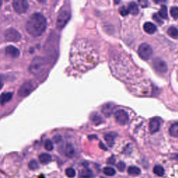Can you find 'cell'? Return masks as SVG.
Returning a JSON list of instances; mask_svg holds the SVG:
<instances>
[{
	"mask_svg": "<svg viewBox=\"0 0 178 178\" xmlns=\"http://www.w3.org/2000/svg\"><path fill=\"white\" fill-rule=\"evenodd\" d=\"M159 15L160 17H161V18H164V19L168 18V9H167V7L165 5L161 6V7L159 11Z\"/></svg>",
	"mask_w": 178,
	"mask_h": 178,
	"instance_id": "24",
	"label": "cell"
},
{
	"mask_svg": "<svg viewBox=\"0 0 178 178\" xmlns=\"http://www.w3.org/2000/svg\"><path fill=\"white\" fill-rule=\"evenodd\" d=\"M153 19H154L155 20L156 22H157L158 24H161L162 23H163V21H162L160 19V17H159V15H158L157 14H154V15H153Z\"/></svg>",
	"mask_w": 178,
	"mask_h": 178,
	"instance_id": "34",
	"label": "cell"
},
{
	"mask_svg": "<svg viewBox=\"0 0 178 178\" xmlns=\"http://www.w3.org/2000/svg\"><path fill=\"white\" fill-rule=\"evenodd\" d=\"M143 29L145 32L149 33V34H152L157 31V26L152 22H147L144 24Z\"/></svg>",
	"mask_w": 178,
	"mask_h": 178,
	"instance_id": "14",
	"label": "cell"
},
{
	"mask_svg": "<svg viewBox=\"0 0 178 178\" xmlns=\"http://www.w3.org/2000/svg\"><path fill=\"white\" fill-rule=\"evenodd\" d=\"M64 153L66 156L68 157H72L75 154V150L73 146L70 143H68L66 145L65 148H64Z\"/></svg>",
	"mask_w": 178,
	"mask_h": 178,
	"instance_id": "17",
	"label": "cell"
},
{
	"mask_svg": "<svg viewBox=\"0 0 178 178\" xmlns=\"http://www.w3.org/2000/svg\"><path fill=\"white\" fill-rule=\"evenodd\" d=\"M100 146H101V148H102V149H104V150H106V148H105V147H104V146H103V144H102V143L100 144Z\"/></svg>",
	"mask_w": 178,
	"mask_h": 178,
	"instance_id": "37",
	"label": "cell"
},
{
	"mask_svg": "<svg viewBox=\"0 0 178 178\" xmlns=\"http://www.w3.org/2000/svg\"><path fill=\"white\" fill-rule=\"evenodd\" d=\"M66 174L68 177L72 178V177H74L75 176L76 173H75V170L73 168H68L66 170Z\"/></svg>",
	"mask_w": 178,
	"mask_h": 178,
	"instance_id": "29",
	"label": "cell"
},
{
	"mask_svg": "<svg viewBox=\"0 0 178 178\" xmlns=\"http://www.w3.org/2000/svg\"><path fill=\"white\" fill-rule=\"evenodd\" d=\"M70 18V10L69 6L65 5L59 11L57 20V26L59 29H62L65 26L67 22Z\"/></svg>",
	"mask_w": 178,
	"mask_h": 178,
	"instance_id": "3",
	"label": "cell"
},
{
	"mask_svg": "<svg viewBox=\"0 0 178 178\" xmlns=\"http://www.w3.org/2000/svg\"><path fill=\"white\" fill-rule=\"evenodd\" d=\"M153 172L158 176H163L164 174V169L163 167L160 165H157L154 167Z\"/></svg>",
	"mask_w": 178,
	"mask_h": 178,
	"instance_id": "25",
	"label": "cell"
},
{
	"mask_svg": "<svg viewBox=\"0 0 178 178\" xmlns=\"http://www.w3.org/2000/svg\"><path fill=\"white\" fill-rule=\"evenodd\" d=\"M6 54L12 58H17L20 56V51L13 45H8L5 49Z\"/></svg>",
	"mask_w": 178,
	"mask_h": 178,
	"instance_id": "12",
	"label": "cell"
},
{
	"mask_svg": "<svg viewBox=\"0 0 178 178\" xmlns=\"http://www.w3.org/2000/svg\"><path fill=\"white\" fill-rule=\"evenodd\" d=\"M115 109V105L112 103H107L102 106V112L106 117H109Z\"/></svg>",
	"mask_w": 178,
	"mask_h": 178,
	"instance_id": "13",
	"label": "cell"
},
{
	"mask_svg": "<svg viewBox=\"0 0 178 178\" xmlns=\"http://www.w3.org/2000/svg\"><path fill=\"white\" fill-rule=\"evenodd\" d=\"M79 178H91L93 177V173L89 169H81L79 173Z\"/></svg>",
	"mask_w": 178,
	"mask_h": 178,
	"instance_id": "16",
	"label": "cell"
},
{
	"mask_svg": "<svg viewBox=\"0 0 178 178\" xmlns=\"http://www.w3.org/2000/svg\"><path fill=\"white\" fill-rule=\"evenodd\" d=\"M39 160L41 164H47L51 161V160H52V156L48 154V153H43V154L40 155Z\"/></svg>",
	"mask_w": 178,
	"mask_h": 178,
	"instance_id": "18",
	"label": "cell"
},
{
	"mask_svg": "<svg viewBox=\"0 0 178 178\" xmlns=\"http://www.w3.org/2000/svg\"><path fill=\"white\" fill-rule=\"evenodd\" d=\"M128 11L129 13H130V14L133 15H137L139 13V6H138L135 2H130L128 5Z\"/></svg>",
	"mask_w": 178,
	"mask_h": 178,
	"instance_id": "15",
	"label": "cell"
},
{
	"mask_svg": "<svg viewBox=\"0 0 178 178\" xmlns=\"http://www.w3.org/2000/svg\"><path fill=\"white\" fill-rule=\"evenodd\" d=\"M70 58L72 65L82 71L95 67L99 59L96 50L85 41H77L73 44Z\"/></svg>",
	"mask_w": 178,
	"mask_h": 178,
	"instance_id": "1",
	"label": "cell"
},
{
	"mask_svg": "<svg viewBox=\"0 0 178 178\" xmlns=\"http://www.w3.org/2000/svg\"><path fill=\"white\" fill-rule=\"evenodd\" d=\"M13 97L12 93H4L1 95V102L2 104H4L6 102H9Z\"/></svg>",
	"mask_w": 178,
	"mask_h": 178,
	"instance_id": "21",
	"label": "cell"
},
{
	"mask_svg": "<svg viewBox=\"0 0 178 178\" xmlns=\"http://www.w3.org/2000/svg\"><path fill=\"white\" fill-rule=\"evenodd\" d=\"M103 173L108 176H113L115 174V170L111 167H105L103 170Z\"/></svg>",
	"mask_w": 178,
	"mask_h": 178,
	"instance_id": "26",
	"label": "cell"
},
{
	"mask_svg": "<svg viewBox=\"0 0 178 178\" xmlns=\"http://www.w3.org/2000/svg\"><path fill=\"white\" fill-rule=\"evenodd\" d=\"M117 168L120 171H123L125 168V164H124V162L120 161L117 164Z\"/></svg>",
	"mask_w": 178,
	"mask_h": 178,
	"instance_id": "33",
	"label": "cell"
},
{
	"mask_svg": "<svg viewBox=\"0 0 178 178\" xmlns=\"http://www.w3.org/2000/svg\"><path fill=\"white\" fill-rule=\"evenodd\" d=\"M46 27V18L41 13H34L31 15L25 24L26 31L33 37H38L43 34Z\"/></svg>",
	"mask_w": 178,
	"mask_h": 178,
	"instance_id": "2",
	"label": "cell"
},
{
	"mask_svg": "<svg viewBox=\"0 0 178 178\" xmlns=\"http://www.w3.org/2000/svg\"><path fill=\"white\" fill-rule=\"evenodd\" d=\"M161 126V121L158 118H154L150 121L149 123V130L151 134H155L158 132Z\"/></svg>",
	"mask_w": 178,
	"mask_h": 178,
	"instance_id": "11",
	"label": "cell"
},
{
	"mask_svg": "<svg viewBox=\"0 0 178 178\" xmlns=\"http://www.w3.org/2000/svg\"><path fill=\"white\" fill-rule=\"evenodd\" d=\"M115 137V134H114L113 133H109L104 136V139H105L106 143L108 144L109 146H113V143H114Z\"/></svg>",
	"mask_w": 178,
	"mask_h": 178,
	"instance_id": "19",
	"label": "cell"
},
{
	"mask_svg": "<svg viewBox=\"0 0 178 178\" xmlns=\"http://www.w3.org/2000/svg\"><path fill=\"white\" fill-rule=\"evenodd\" d=\"M33 88V83L31 81H26L21 86L18 91V95L20 97H26L32 92Z\"/></svg>",
	"mask_w": 178,
	"mask_h": 178,
	"instance_id": "10",
	"label": "cell"
},
{
	"mask_svg": "<svg viewBox=\"0 0 178 178\" xmlns=\"http://www.w3.org/2000/svg\"><path fill=\"white\" fill-rule=\"evenodd\" d=\"M13 7L17 13L22 14L28 9L29 4L25 0H14L13 2Z\"/></svg>",
	"mask_w": 178,
	"mask_h": 178,
	"instance_id": "6",
	"label": "cell"
},
{
	"mask_svg": "<svg viewBox=\"0 0 178 178\" xmlns=\"http://www.w3.org/2000/svg\"><path fill=\"white\" fill-rule=\"evenodd\" d=\"M53 139H54V141L55 143H59V142L61 140V137H60L59 135H57L53 138Z\"/></svg>",
	"mask_w": 178,
	"mask_h": 178,
	"instance_id": "35",
	"label": "cell"
},
{
	"mask_svg": "<svg viewBox=\"0 0 178 178\" xmlns=\"http://www.w3.org/2000/svg\"><path fill=\"white\" fill-rule=\"evenodd\" d=\"M138 53L140 57L143 60L150 59L153 54V50L152 47L148 43H142L139 46Z\"/></svg>",
	"mask_w": 178,
	"mask_h": 178,
	"instance_id": "5",
	"label": "cell"
},
{
	"mask_svg": "<svg viewBox=\"0 0 178 178\" xmlns=\"http://www.w3.org/2000/svg\"><path fill=\"white\" fill-rule=\"evenodd\" d=\"M170 15L174 19H178V7L171 8Z\"/></svg>",
	"mask_w": 178,
	"mask_h": 178,
	"instance_id": "31",
	"label": "cell"
},
{
	"mask_svg": "<svg viewBox=\"0 0 178 178\" xmlns=\"http://www.w3.org/2000/svg\"><path fill=\"white\" fill-rule=\"evenodd\" d=\"M169 133L173 137H178V122L173 124L169 129Z\"/></svg>",
	"mask_w": 178,
	"mask_h": 178,
	"instance_id": "22",
	"label": "cell"
},
{
	"mask_svg": "<svg viewBox=\"0 0 178 178\" xmlns=\"http://www.w3.org/2000/svg\"><path fill=\"white\" fill-rule=\"evenodd\" d=\"M114 117L115 121L122 125L126 124L129 121L128 114L125 111L122 109H118L115 111L114 113Z\"/></svg>",
	"mask_w": 178,
	"mask_h": 178,
	"instance_id": "8",
	"label": "cell"
},
{
	"mask_svg": "<svg viewBox=\"0 0 178 178\" xmlns=\"http://www.w3.org/2000/svg\"><path fill=\"white\" fill-rule=\"evenodd\" d=\"M119 12L122 16H125V15H127L129 13V11H128V8H127L125 6H122L119 8Z\"/></svg>",
	"mask_w": 178,
	"mask_h": 178,
	"instance_id": "32",
	"label": "cell"
},
{
	"mask_svg": "<svg viewBox=\"0 0 178 178\" xmlns=\"http://www.w3.org/2000/svg\"><path fill=\"white\" fill-rule=\"evenodd\" d=\"M167 33L171 38H178V29L176 27H175V26H170V27H169L168 30H167Z\"/></svg>",
	"mask_w": 178,
	"mask_h": 178,
	"instance_id": "20",
	"label": "cell"
},
{
	"mask_svg": "<svg viewBox=\"0 0 178 178\" xmlns=\"http://www.w3.org/2000/svg\"><path fill=\"white\" fill-rule=\"evenodd\" d=\"M44 66V60L43 58L36 57L33 58L32 61L31 62L29 68L30 72L32 73L33 75H37L40 72H41V70H43Z\"/></svg>",
	"mask_w": 178,
	"mask_h": 178,
	"instance_id": "4",
	"label": "cell"
},
{
	"mask_svg": "<svg viewBox=\"0 0 178 178\" xmlns=\"http://www.w3.org/2000/svg\"><path fill=\"white\" fill-rule=\"evenodd\" d=\"M107 163H108V164H114V163H115V159H114V158H113V157H111V158H109V159H108Z\"/></svg>",
	"mask_w": 178,
	"mask_h": 178,
	"instance_id": "36",
	"label": "cell"
},
{
	"mask_svg": "<svg viewBox=\"0 0 178 178\" xmlns=\"http://www.w3.org/2000/svg\"><path fill=\"white\" fill-rule=\"evenodd\" d=\"M152 65L155 70L158 72L165 73L168 70V66H167L166 62L159 58H156L154 59Z\"/></svg>",
	"mask_w": 178,
	"mask_h": 178,
	"instance_id": "9",
	"label": "cell"
},
{
	"mask_svg": "<svg viewBox=\"0 0 178 178\" xmlns=\"http://www.w3.org/2000/svg\"><path fill=\"white\" fill-rule=\"evenodd\" d=\"M44 148H45V150H48V151L52 150L53 148H54V147H53L52 142L50 140H49V139L46 140L45 142H44Z\"/></svg>",
	"mask_w": 178,
	"mask_h": 178,
	"instance_id": "27",
	"label": "cell"
},
{
	"mask_svg": "<svg viewBox=\"0 0 178 178\" xmlns=\"http://www.w3.org/2000/svg\"><path fill=\"white\" fill-rule=\"evenodd\" d=\"M29 168L32 170H35V169L38 168V164L35 160H32L29 163Z\"/></svg>",
	"mask_w": 178,
	"mask_h": 178,
	"instance_id": "30",
	"label": "cell"
},
{
	"mask_svg": "<svg viewBox=\"0 0 178 178\" xmlns=\"http://www.w3.org/2000/svg\"><path fill=\"white\" fill-rule=\"evenodd\" d=\"M4 36L8 41L17 42L20 39L21 35L15 29L9 28L4 32Z\"/></svg>",
	"mask_w": 178,
	"mask_h": 178,
	"instance_id": "7",
	"label": "cell"
},
{
	"mask_svg": "<svg viewBox=\"0 0 178 178\" xmlns=\"http://www.w3.org/2000/svg\"><path fill=\"white\" fill-rule=\"evenodd\" d=\"M91 120H92L95 123H101V122L102 121L101 117L96 113H93V114L91 115Z\"/></svg>",
	"mask_w": 178,
	"mask_h": 178,
	"instance_id": "28",
	"label": "cell"
},
{
	"mask_svg": "<svg viewBox=\"0 0 178 178\" xmlns=\"http://www.w3.org/2000/svg\"><path fill=\"white\" fill-rule=\"evenodd\" d=\"M127 172L131 175H139L141 173V169L137 166H130L128 168Z\"/></svg>",
	"mask_w": 178,
	"mask_h": 178,
	"instance_id": "23",
	"label": "cell"
}]
</instances>
